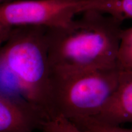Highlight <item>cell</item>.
Listing matches in <instances>:
<instances>
[{
  "mask_svg": "<svg viewBox=\"0 0 132 132\" xmlns=\"http://www.w3.org/2000/svg\"><path fill=\"white\" fill-rule=\"evenodd\" d=\"M122 21L86 11L64 26L47 28L52 72H73L117 67Z\"/></svg>",
  "mask_w": 132,
  "mask_h": 132,
  "instance_id": "6da1fadb",
  "label": "cell"
},
{
  "mask_svg": "<svg viewBox=\"0 0 132 132\" xmlns=\"http://www.w3.org/2000/svg\"><path fill=\"white\" fill-rule=\"evenodd\" d=\"M47 28H13L0 46V90L23 98L50 118L51 68Z\"/></svg>",
  "mask_w": 132,
  "mask_h": 132,
  "instance_id": "7a4b0ae2",
  "label": "cell"
},
{
  "mask_svg": "<svg viewBox=\"0 0 132 132\" xmlns=\"http://www.w3.org/2000/svg\"><path fill=\"white\" fill-rule=\"evenodd\" d=\"M119 74L118 67L73 72L51 71L49 119L61 116L74 122L96 118L114 92Z\"/></svg>",
  "mask_w": 132,
  "mask_h": 132,
  "instance_id": "3957f363",
  "label": "cell"
},
{
  "mask_svg": "<svg viewBox=\"0 0 132 132\" xmlns=\"http://www.w3.org/2000/svg\"><path fill=\"white\" fill-rule=\"evenodd\" d=\"M85 0H14L0 5V31L19 26H64L84 12Z\"/></svg>",
  "mask_w": 132,
  "mask_h": 132,
  "instance_id": "277c9868",
  "label": "cell"
},
{
  "mask_svg": "<svg viewBox=\"0 0 132 132\" xmlns=\"http://www.w3.org/2000/svg\"><path fill=\"white\" fill-rule=\"evenodd\" d=\"M47 120L29 102L0 90V132H34Z\"/></svg>",
  "mask_w": 132,
  "mask_h": 132,
  "instance_id": "5b68a950",
  "label": "cell"
},
{
  "mask_svg": "<svg viewBox=\"0 0 132 132\" xmlns=\"http://www.w3.org/2000/svg\"><path fill=\"white\" fill-rule=\"evenodd\" d=\"M95 119L114 125L132 123V70H120L118 86Z\"/></svg>",
  "mask_w": 132,
  "mask_h": 132,
  "instance_id": "8992f818",
  "label": "cell"
},
{
  "mask_svg": "<svg viewBox=\"0 0 132 132\" xmlns=\"http://www.w3.org/2000/svg\"><path fill=\"white\" fill-rule=\"evenodd\" d=\"M95 11L119 20H132V0H85L84 12Z\"/></svg>",
  "mask_w": 132,
  "mask_h": 132,
  "instance_id": "52a82bcc",
  "label": "cell"
},
{
  "mask_svg": "<svg viewBox=\"0 0 132 132\" xmlns=\"http://www.w3.org/2000/svg\"><path fill=\"white\" fill-rule=\"evenodd\" d=\"M116 65L120 70H132V27L120 32Z\"/></svg>",
  "mask_w": 132,
  "mask_h": 132,
  "instance_id": "ba28073f",
  "label": "cell"
},
{
  "mask_svg": "<svg viewBox=\"0 0 132 132\" xmlns=\"http://www.w3.org/2000/svg\"><path fill=\"white\" fill-rule=\"evenodd\" d=\"M72 122L86 132H132V127L123 128L120 125L108 124L94 118L82 119Z\"/></svg>",
  "mask_w": 132,
  "mask_h": 132,
  "instance_id": "9c48e42d",
  "label": "cell"
},
{
  "mask_svg": "<svg viewBox=\"0 0 132 132\" xmlns=\"http://www.w3.org/2000/svg\"><path fill=\"white\" fill-rule=\"evenodd\" d=\"M41 130L44 132H86L61 116L47 120L43 124Z\"/></svg>",
  "mask_w": 132,
  "mask_h": 132,
  "instance_id": "30bf717a",
  "label": "cell"
},
{
  "mask_svg": "<svg viewBox=\"0 0 132 132\" xmlns=\"http://www.w3.org/2000/svg\"><path fill=\"white\" fill-rule=\"evenodd\" d=\"M10 31H0V46L5 42L9 36Z\"/></svg>",
  "mask_w": 132,
  "mask_h": 132,
  "instance_id": "8fae6325",
  "label": "cell"
},
{
  "mask_svg": "<svg viewBox=\"0 0 132 132\" xmlns=\"http://www.w3.org/2000/svg\"><path fill=\"white\" fill-rule=\"evenodd\" d=\"M14 1V0H0V5L4 4V3L11 2V1Z\"/></svg>",
  "mask_w": 132,
  "mask_h": 132,
  "instance_id": "7c38bea8",
  "label": "cell"
}]
</instances>
